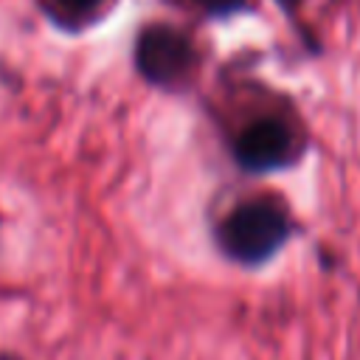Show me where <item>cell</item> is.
Wrapping results in <instances>:
<instances>
[{"label": "cell", "mask_w": 360, "mask_h": 360, "mask_svg": "<svg viewBox=\"0 0 360 360\" xmlns=\"http://www.w3.org/2000/svg\"><path fill=\"white\" fill-rule=\"evenodd\" d=\"M290 217L270 200H250L236 205L217 228L222 253L245 267L270 262L290 239Z\"/></svg>", "instance_id": "obj_1"}, {"label": "cell", "mask_w": 360, "mask_h": 360, "mask_svg": "<svg viewBox=\"0 0 360 360\" xmlns=\"http://www.w3.org/2000/svg\"><path fill=\"white\" fill-rule=\"evenodd\" d=\"M135 59H138V70L149 82L172 87L191 70L194 51L180 31L166 28V25H155V28L141 34Z\"/></svg>", "instance_id": "obj_2"}, {"label": "cell", "mask_w": 360, "mask_h": 360, "mask_svg": "<svg viewBox=\"0 0 360 360\" xmlns=\"http://www.w3.org/2000/svg\"><path fill=\"white\" fill-rule=\"evenodd\" d=\"M236 163L248 172H273L292 160L295 138L278 118H259L248 124L233 143Z\"/></svg>", "instance_id": "obj_3"}, {"label": "cell", "mask_w": 360, "mask_h": 360, "mask_svg": "<svg viewBox=\"0 0 360 360\" xmlns=\"http://www.w3.org/2000/svg\"><path fill=\"white\" fill-rule=\"evenodd\" d=\"M104 0H53V6L59 8L62 17H70V20H82V17H90Z\"/></svg>", "instance_id": "obj_4"}, {"label": "cell", "mask_w": 360, "mask_h": 360, "mask_svg": "<svg viewBox=\"0 0 360 360\" xmlns=\"http://www.w3.org/2000/svg\"><path fill=\"white\" fill-rule=\"evenodd\" d=\"M197 6L214 17H228L245 6V0H197Z\"/></svg>", "instance_id": "obj_5"}, {"label": "cell", "mask_w": 360, "mask_h": 360, "mask_svg": "<svg viewBox=\"0 0 360 360\" xmlns=\"http://www.w3.org/2000/svg\"><path fill=\"white\" fill-rule=\"evenodd\" d=\"M301 3H304V0H278V6H284L287 11H292V8H295V6H301Z\"/></svg>", "instance_id": "obj_6"}, {"label": "cell", "mask_w": 360, "mask_h": 360, "mask_svg": "<svg viewBox=\"0 0 360 360\" xmlns=\"http://www.w3.org/2000/svg\"><path fill=\"white\" fill-rule=\"evenodd\" d=\"M0 360H20L17 354H8V352H0Z\"/></svg>", "instance_id": "obj_7"}]
</instances>
